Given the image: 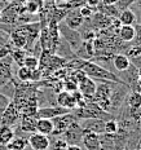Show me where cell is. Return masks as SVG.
Wrapping results in <instances>:
<instances>
[{
	"label": "cell",
	"mask_w": 141,
	"mask_h": 150,
	"mask_svg": "<svg viewBox=\"0 0 141 150\" xmlns=\"http://www.w3.org/2000/svg\"><path fill=\"white\" fill-rule=\"evenodd\" d=\"M83 71L86 73L87 76L92 78V79H100V80H106V82H114V83H123L119 78H117L114 74H111L109 70L98 66L97 64L93 62H84Z\"/></svg>",
	"instance_id": "obj_1"
},
{
	"label": "cell",
	"mask_w": 141,
	"mask_h": 150,
	"mask_svg": "<svg viewBox=\"0 0 141 150\" xmlns=\"http://www.w3.org/2000/svg\"><path fill=\"white\" fill-rule=\"evenodd\" d=\"M21 118V112L18 110V108L16 106L14 102H9L8 106L4 109V111L0 115V120H1V124H5V126H13L16 124Z\"/></svg>",
	"instance_id": "obj_2"
},
{
	"label": "cell",
	"mask_w": 141,
	"mask_h": 150,
	"mask_svg": "<svg viewBox=\"0 0 141 150\" xmlns=\"http://www.w3.org/2000/svg\"><path fill=\"white\" fill-rule=\"evenodd\" d=\"M53 126H55V129H53V135H64L65 131L70 127V124L74 122V115H71L70 112L64 115H60V117L53 118Z\"/></svg>",
	"instance_id": "obj_3"
},
{
	"label": "cell",
	"mask_w": 141,
	"mask_h": 150,
	"mask_svg": "<svg viewBox=\"0 0 141 150\" xmlns=\"http://www.w3.org/2000/svg\"><path fill=\"white\" fill-rule=\"evenodd\" d=\"M27 145L33 150H48L51 141H49L48 136L35 132L31 133L30 137L27 139Z\"/></svg>",
	"instance_id": "obj_4"
},
{
	"label": "cell",
	"mask_w": 141,
	"mask_h": 150,
	"mask_svg": "<svg viewBox=\"0 0 141 150\" xmlns=\"http://www.w3.org/2000/svg\"><path fill=\"white\" fill-rule=\"evenodd\" d=\"M70 112V110L62 108V106H53V108H40L36 110L35 119H40V118H47V119H53L56 117L64 115Z\"/></svg>",
	"instance_id": "obj_5"
},
{
	"label": "cell",
	"mask_w": 141,
	"mask_h": 150,
	"mask_svg": "<svg viewBox=\"0 0 141 150\" xmlns=\"http://www.w3.org/2000/svg\"><path fill=\"white\" fill-rule=\"evenodd\" d=\"M64 135L66 136V140H65L66 142H71L70 145H78L77 142L79 141V140L82 141L84 131H83V127H80L79 124H77L75 122H73V123L70 124V127L65 131Z\"/></svg>",
	"instance_id": "obj_6"
},
{
	"label": "cell",
	"mask_w": 141,
	"mask_h": 150,
	"mask_svg": "<svg viewBox=\"0 0 141 150\" xmlns=\"http://www.w3.org/2000/svg\"><path fill=\"white\" fill-rule=\"evenodd\" d=\"M84 131V129H83ZM82 142L84 144L87 150H101L102 149V141L98 133L95 132H86L82 137Z\"/></svg>",
	"instance_id": "obj_7"
},
{
	"label": "cell",
	"mask_w": 141,
	"mask_h": 150,
	"mask_svg": "<svg viewBox=\"0 0 141 150\" xmlns=\"http://www.w3.org/2000/svg\"><path fill=\"white\" fill-rule=\"evenodd\" d=\"M96 86L95 80L89 76H86L83 80L78 83V91L83 95L84 98H92L96 92Z\"/></svg>",
	"instance_id": "obj_8"
},
{
	"label": "cell",
	"mask_w": 141,
	"mask_h": 150,
	"mask_svg": "<svg viewBox=\"0 0 141 150\" xmlns=\"http://www.w3.org/2000/svg\"><path fill=\"white\" fill-rule=\"evenodd\" d=\"M11 42L17 49H25L29 45V38H27V33L23 30V27H20L11 34Z\"/></svg>",
	"instance_id": "obj_9"
},
{
	"label": "cell",
	"mask_w": 141,
	"mask_h": 150,
	"mask_svg": "<svg viewBox=\"0 0 141 150\" xmlns=\"http://www.w3.org/2000/svg\"><path fill=\"white\" fill-rule=\"evenodd\" d=\"M55 126H53V120L52 119H47V118H40L36 119L35 123V131L38 133H42V135L49 136L53 133Z\"/></svg>",
	"instance_id": "obj_10"
},
{
	"label": "cell",
	"mask_w": 141,
	"mask_h": 150,
	"mask_svg": "<svg viewBox=\"0 0 141 150\" xmlns=\"http://www.w3.org/2000/svg\"><path fill=\"white\" fill-rule=\"evenodd\" d=\"M83 20L82 14L79 13V11H74V12H69V13L65 16V23H66L67 27L73 30L79 29L80 26L83 25Z\"/></svg>",
	"instance_id": "obj_11"
},
{
	"label": "cell",
	"mask_w": 141,
	"mask_h": 150,
	"mask_svg": "<svg viewBox=\"0 0 141 150\" xmlns=\"http://www.w3.org/2000/svg\"><path fill=\"white\" fill-rule=\"evenodd\" d=\"M57 104L62 108L67 109V110H74L77 108V104H75V100L73 97L70 92H60L57 95Z\"/></svg>",
	"instance_id": "obj_12"
},
{
	"label": "cell",
	"mask_w": 141,
	"mask_h": 150,
	"mask_svg": "<svg viewBox=\"0 0 141 150\" xmlns=\"http://www.w3.org/2000/svg\"><path fill=\"white\" fill-rule=\"evenodd\" d=\"M113 66L115 67V70L123 73V71H127L131 67V60L126 54L118 53V54H115L113 57Z\"/></svg>",
	"instance_id": "obj_13"
},
{
	"label": "cell",
	"mask_w": 141,
	"mask_h": 150,
	"mask_svg": "<svg viewBox=\"0 0 141 150\" xmlns=\"http://www.w3.org/2000/svg\"><path fill=\"white\" fill-rule=\"evenodd\" d=\"M14 139V131L11 126L0 124V145L7 146Z\"/></svg>",
	"instance_id": "obj_14"
},
{
	"label": "cell",
	"mask_w": 141,
	"mask_h": 150,
	"mask_svg": "<svg viewBox=\"0 0 141 150\" xmlns=\"http://www.w3.org/2000/svg\"><path fill=\"white\" fill-rule=\"evenodd\" d=\"M135 36H136V30L135 26H130V25H122L119 29V38L122 39V42H133Z\"/></svg>",
	"instance_id": "obj_15"
},
{
	"label": "cell",
	"mask_w": 141,
	"mask_h": 150,
	"mask_svg": "<svg viewBox=\"0 0 141 150\" xmlns=\"http://www.w3.org/2000/svg\"><path fill=\"white\" fill-rule=\"evenodd\" d=\"M137 21V17L136 14H135L133 11H131V9H123V11H120V13H119V22L122 25H130V26H133L135 23H136Z\"/></svg>",
	"instance_id": "obj_16"
},
{
	"label": "cell",
	"mask_w": 141,
	"mask_h": 150,
	"mask_svg": "<svg viewBox=\"0 0 141 150\" xmlns=\"http://www.w3.org/2000/svg\"><path fill=\"white\" fill-rule=\"evenodd\" d=\"M26 146H27V140L22 139V137H14L7 145V150H25Z\"/></svg>",
	"instance_id": "obj_17"
},
{
	"label": "cell",
	"mask_w": 141,
	"mask_h": 150,
	"mask_svg": "<svg viewBox=\"0 0 141 150\" xmlns=\"http://www.w3.org/2000/svg\"><path fill=\"white\" fill-rule=\"evenodd\" d=\"M21 129L25 132H31V131H35V118L34 117H21Z\"/></svg>",
	"instance_id": "obj_18"
},
{
	"label": "cell",
	"mask_w": 141,
	"mask_h": 150,
	"mask_svg": "<svg viewBox=\"0 0 141 150\" xmlns=\"http://www.w3.org/2000/svg\"><path fill=\"white\" fill-rule=\"evenodd\" d=\"M42 9V3L40 0H27L25 1V11L30 14H36Z\"/></svg>",
	"instance_id": "obj_19"
},
{
	"label": "cell",
	"mask_w": 141,
	"mask_h": 150,
	"mask_svg": "<svg viewBox=\"0 0 141 150\" xmlns=\"http://www.w3.org/2000/svg\"><path fill=\"white\" fill-rule=\"evenodd\" d=\"M127 104L130 105V108H140L141 106V93L131 92L130 95H128Z\"/></svg>",
	"instance_id": "obj_20"
},
{
	"label": "cell",
	"mask_w": 141,
	"mask_h": 150,
	"mask_svg": "<svg viewBox=\"0 0 141 150\" xmlns=\"http://www.w3.org/2000/svg\"><path fill=\"white\" fill-rule=\"evenodd\" d=\"M22 66L27 67L29 70H35V69H39V60L34 56H26L23 61V65Z\"/></svg>",
	"instance_id": "obj_21"
},
{
	"label": "cell",
	"mask_w": 141,
	"mask_h": 150,
	"mask_svg": "<svg viewBox=\"0 0 141 150\" xmlns=\"http://www.w3.org/2000/svg\"><path fill=\"white\" fill-rule=\"evenodd\" d=\"M118 123L114 119H110L104 123V132H106L108 135H114L118 132Z\"/></svg>",
	"instance_id": "obj_22"
},
{
	"label": "cell",
	"mask_w": 141,
	"mask_h": 150,
	"mask_svg": "<svg viewBox=\"0 0 141 150\" xmlns=\"http://www.w3.org/2000/svg\"><path fill=\"white\" fill-rule=\"evenodd\" d=\"M12 57H13L14 62H17L20 66H22L25 58H26V52H25L23 49H17L16 48V51L12 52Z\"/></svg>",
	"instance_id": "obj_23"
},
{
	"label": "cell",
	"mask_w": 141,
	"mask_h": 150,
	"mask_svg": "<svg viewBox=\"0 0 141 150\" xmlns=\"http://www.w3.org/2000/svg\"><path fill=\"white\" fill-rule=\"evenodd\" d=\"M30 75H31V70H29L25 66H20V69L17 70V76L20 80L22 82H29L30 80Z\"/></svg>",
	"instance_id": "obj_24"
},
{
	"label": "cell",
	"mask_w": 141,
	"mask_h": 150,
	"mask_svg": "<svg viewBox=\"0 0 141 150\" xmlns=\"http://www.w3.org/2000/svg\"><path fill=\"white\" fill-rule=\"evenodd\" d=\"M127 57L130 60H135L137 57H141V47L140 45H133L130 48V51L127 52Z\"/></svg>",
	"instance_id": "obj_25"
},
{
	"label": "cell",
	"mask_w": 141,
	"mask_h": 150,
	"mask_svg": "<svg viewBox=\"0 0 141 150\" xmlns=\"http://www.w3.org/2000/svg\"><path fill=\"white\" fill-rule=\"evenodd\" d=\"M130 115H131V118L136 122V123H140V119H141V106H140V108H130Z\"/></svg>",
	"instance_id": "obj_26"
},
{
	"label": "cell",
	"mask_w": 141,
	"mask_h": 150,
	"mask_svg": "<svg viewBox=\"0 0 141 150\" xmlns=\"http://www.w3.org/2000/svg\"><path fill=\"white\" fill-rule=\"evenodd\" d=\"M79 13L82 14L83 18H89L93 14V9L89 8L88 5H84V7H82V8L79 9Z\"/></svg>",
	"instance_id": "obj_27"
},
{
	"label": "cell",
	"mask_w": 141,
	"mask_h": 150,
	"mask_svg": "<svg viewBox=\"0 0 141 150\" xmlns=\"http://www.w3.org/2000/svg\"><path fill=\"white\" fill-rule=\"evenodd\" d=\"M9 100H8V97H5L4 95H0V115H1V112L4 111V109L8 106V104H9Z\"/></svg>",
	"instance_id": "obj_28"
},
{
	"label": "cell",
	"mask_w": 141,
	"mask_h": 150,
	"mask_svg": "<svg viewBox=\"0 0 141 150\" xmlns=\"http://www.w3.org/2000/svg\"><path fill=\"white\" fill-rule=\"evenodd\" d=\"M136 36H135V40H136V45H140L141 47V23H137L136 27Z\"/></svg>",
	"instance_id": "obj_29"
},
{
	"label": "cell",
	"mask_w": 141,
	"mask_h": 150,
	"mask_svg": "<svg viewBox=\"0 0 141 150\" xmlns=\"http://www.w3.org/2000/svg\"><path fill=\"white\" fill-rule=\"evenodd\" d=\"M65 86H66V87H65V88H66V92H70V93L78 89V84L75 83L74 80H73V82H66V83H65Z\"/></svg>",
	"instance_id": "obj_30"
},
{
	"label": "cell",
	"mask_w": 141,
	"mask_h": 150,
	"mask_svg": "<svg viewBox=\"0 0 141 150\" xmlns=\"http://www.w3.org/2000/svg\"><path fill=\"white\" fill-rule=\"evenodd\" d=\"M133 92L141 93V79H136V82L133 83Z\"/></svg>",
	"instance_id": "obj_31"
},
{
	"label": "cell",
	"mask_w": 141,
	"mask_h": 150,
	"mask_svg": "<svg viewBox=\"0 0 141 150\" xmlns=\"http://www.w3.org/2000/svg\"><path fill=\"white\" fill-rule=\"evenodd\" d=\"M64 150H83L79 145H67Z\"/></svg>",
	"instance_id": "obj_32"
},
{
	"label": "cell",
	"mask_w": 141,
	"mask_h": 150,
	"mask_svg": "<svg viewBox=\"0 0 141 150\" xmlns=\"http://www.w3.org/2000/svg\"><path fill=\"white\" fill-rule=\"evenodd\" d=\"M105 5H115L118 3V0H102Z\"/></svg>",
	"instance_id": "obj_33"
},
{
	"label": "cell",
	"mask_w": 141,
	"mask_h": 150,
	"mask_svg": "<svg viewBox=\"0 0 141 150\" xmlns=\"http://www.w3.org/2000/svg\"><path fill=\"white\" fill-rule=\"evenodd\" d=\"M98 4V0H88V7L89 8H92V7H96V5Z\"/></svg>",
	"instance_id": "obj_34"
},
{
	"label": "cell",
	"mask_w": 141,
	"mask_h": 150,
	"mask_svg": "<svg viewBox=\"0 0 141 150\" xmlns=\"http://www.w3.org/2000/svg\"><path fill=\"white\" fill-rule=\"evenodd\" d=\"M137 79H141V67L137 69Z\"/></svg>",
	"instance_id": "obj_35"
},
{
	"label": "cell",
	"mask_w": 141,
	"mask_h": 150,
	"mask_svg": "<svg viewBox=\"0 0 141 150\" xmlns=\"http://www.w3.org/2000/svg\"><path fill=\"white\" fill-rule=\"evenodd\" d=\"M20 3H25V1H27V0H18Z\"/></svg>",
	"instance_id": "obj_36"
},
{
	"label": "cell",
	"mask_w": 141,
	"mask_h": 150,
	"mask_svg": "<svg viewBox=\"0 0 141 150\" xmlns=\"http://www.w3.org/2000/svg\"><path fill=\"white\" fill-rule=\"evenodd\" d=\"M0 20H1V9H0Z\"/></svg>",
	"instance_id": "obj_37"
},
{
	"label": "cell",
	"mask_w": 141,
	"mask_h": 150,
	"mask_svg": "<svg viewBox=\"0 0 141 150\" xmlns=\"http://www.w3.org/2000/svg\"><path fill=\"white\" fill-rule=\"evenodd\" d=\"M5 1H11V0H5Z\"/></svg>",
	"instance_id": "obj_38"
},
{
	"label": "cell",
	"mask_w": 141,
	"mask_h": 150,
	"mask_svg": "<svg viewBox=\"0 0 141 150\" xmlns=\"http://www.w3.org/2000/svg\"><path fill=\"white\" fill-rule=\"evenodd\" d=\"M139 150H141V145H140V149H139Z\"/></svg>",
	"instance_id": "obj_39"
},
{
	"label": "cell",
	"mask_w": 141,
	"mask_h": 150,
	"mask_svg": "<svg viewBox=\"0 0 141 150\" xmlns=\"http://www.w3.org/2000/svg\"><path fill=\"white\" fill-rule=\"evenodd\" d=\"M140 124H141V119H140Z\"/></svg>",
	"instance_id": "obj_40"
}]
</instances>
